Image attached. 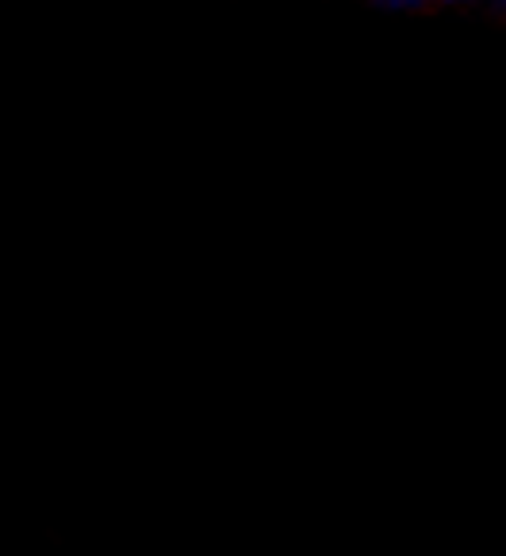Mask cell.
<instances>
[{
	"mask_svg": "<svg viewBox=\"0 0 506 556\" xmlns=\"http://www.w3.org/2000/svg\"><path fill=\"white\" fill-rule=\"evenodd\" d=\"M388 4H418V0H388Z\"/></svg>",
	"mask_w": 506,
	"mask_h": 556,
	"instance_id": "cell-1",
	"label": "cell"
}]
</instances>
